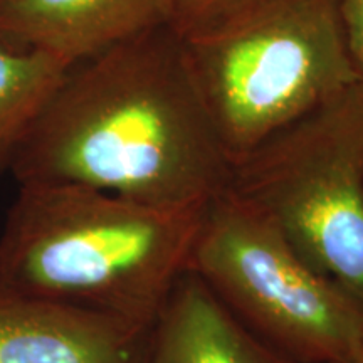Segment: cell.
I'll return each instance as SVG.
<instances>
[{
	"instance_id": "cell-3",
	"label": "cell",
	"mask_w": 363,
	"mask_h": 363,
	"mask_svg": "<svg viewBox=\"0 0 363 363\" xmlns=\"http://www.w3.org/2000/svg\"><path fill=\"white\" fill-rule=\"evenodd\" d=\"M180 35L233 158L360 83L340 0H238Z\"/></svg>"
},
{
	"instance_id": "cell-1",
	"label": "cell",
	"mask_w": 363,
	"mask_h": 363,
	"mask_svg": "<svg viewBox=\"0 0 363 363\" xmlns=\"http://www.w3.org/2000/svg\"><path fill=\"white\" fill-rule=\"evenodd\" d=\"M224 143L172 24L71 66L13 155L19 184H69L163 208L229 189Z\"/></svg>"
},
{
	"instance_id": "cell-12",
	"label": "cell",
	"mask_w": 363,
	"mask_h": 363,
	"mask_svg": "<svg viewBox=\"0 0 363 363\" xmlns=\"http://www.w3.org/2000/svg\"><path fill=\"white\" fill-rule=\"evenodd\" d=\"M350 363H363V345H362L360 350H358V353L355 355V358H353V360H352Z\"/></svg>"
},
{
	"instance_id": "cell-11",
	"label": "cell",
	"mask_w": 363,
	"mask_h": 363,
	"mask_svg": "<svg viewBox=\"0 0 363 363\" xmlns=\"http://www.w3.org/2000/svg\"><path fill=\"white\" fill-rule=\"evenodd\" d=\"M238 0H172V26L185 33Z\"/></svg>"
},
{
	"instance_id": "cell-4",
	"label": "cell",
	"mask_w": 363,
	"mask_h": 363,
	"mask_svg": "<svg viewBox=\"0 0 363 363\" xmlns=\"http://www.w3.org/2000/svg\"><path fill=\"white\" fill-rule=\"evenodd\" d=\"M229 190L363 305V83L233 158Z\"/></svg>"
},
{
	"instance_id": "cell-8",
	"label": "cell",
	"mask_w": 363,
	"mask_h": 363,
	"mask_svg": "<svg viewBox=\"0 0 363 363\" xmlns=\"http://www.w3.org/2000/svg\"><path fill=\"white\" fill-rule=\"evenodd\" d=\"M143 363H289L244 328L187 267L147 335Z\"/></svg>"
},
{
	"instance_id": "cell-9",
	"label": "cell",
	"mask_w": 363,
	"mask_h": 363,
	"mask_svg": "<svg viewBox=\"0 0 363 363\" xmlns=\"http://www.w3.org/2000/svg\"><path fill=\"white\" fill-rule=\"evenodd\" d=\"M67 69L48 54L0 44V177Z\"/></svg>"
},
{
	"instance_id": "cell-5",
	"label": "cell",
	"mask_w": 363,
	"mask_h": 363,
	"mask_svg": "<svg viewBox=\"0 0 363 363\" xmlns=\"http://www.w3.org/2000/svg\"><path fill=\"white\" fill-rule=\"evenodd\" d=\"M190 267L249 333L284 360L350 363L362 348V303L316 271L233 190L203 208Z\"/></svg>"
},
{
	"instance_id": "cell-13",
	"label": "cell",
	"mask_w": 363,
	"mask_h": 363,
	"mask_svg": "<svg viewBox=\"0 0 363 363\" xmlns=\"http://www.w3.org/2000/svg\"><path fill=\"white\" fill-rule=\"evenodd\" d=\"M289 363H293V362H289ZM313 363H337V362H313Z\"/></svg>"
},
{
	"instance_id": "cell-7",
	"label": "cell",
	"mask_w": 363,
	"mask_h": 363,
	"mask_svg": "<svg viewBox=\"0 0 363 363\" xmlns=\"http://www.w3.org/2000/svg\"><path fill=\"white\" fill-rule=\"evenodd\" d=\"M148 330L0 289V363H143Z\"/></svg>"
},
{
	"instance_id": "cell-10",
	"label": "cell",
	"mask_w": 363,
	"mask_h": 363,
	"mask_svg": "<svg viewBox=\"0 0 363 363\" xmlns=\"http://www.w3.org/2000/svg\"><path fill=\"white\" fill-rule=\"evenodd\" d=\"M345 43L363 83V0H340Z\"/></svg>"
},
{
	"instance_id": "cell-6",
	"label": "cell",
	"mask_w": 363,
	"mask_h": 363,
	"mask_svg": "<svg viewBox=\"0 0 363 363\" xmlns=\"http://www.w3.org/2000/svg\"><path fill=\"white\" fill-rule=\"evenodd\" d=\"M172 24V0H0V44L74 66Z\"/></svg>"
},
{
	"instance_id": "cell-2",
	"label": "cell",
	"mask_w": 363,
	"mask_h": 363,
	"mask_svg": "<svg viewBox=\"0 0 363 363\" xmlns=\"http://www.w3.org/2000/svg\"><path fill=\"white\" fill-rule=\"evenodd\" d=\"M203 208L19 184L0 233V289L148 330L190 266Z\"/></svg>"
}]
</instances>
